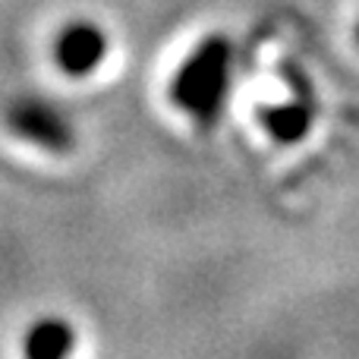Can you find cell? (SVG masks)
I'll return each instance as SVG.
<instances>
[{
	"mask_svg": "<svg viewBox=\"0 0 359 359\" xmlns=\"http://www.w3.org/2000/svg\"><path fill=\"white\" fill-rule=\"evenodd\" d=\"M79 334L60 316L38 318L22 334V359H69L76 353Z\"/></svg>",
	"mask_w": 359,
	"mask_h": 359,
	"instance_id": "cell-4",
	"label": "cell"
},
{
	"mask_svg": "<svg viewBox=\"0 0 359 359\" xmlns=\"http://www.w3.org/2000/svg\"><path fill=\"white\" fill-rule=\"evenodd\" d=\"M4 120L10 133L22 142L35 145L50 155H67L76 149V126L60 104L41 98V95H19L6 104Z\"/></svg>",
	"mask_w": 359,
	"mask_h": 359,
	"instance_id": "cell-2",
	"label": "cell"
},
{
	"mask_svg": "<svg viewBox=\"0 0 359 359\" xmlns=\"http://www.w3.org/2000/svg\"><path fill=\"white\" fill-rule=\"evenodd\" d=\"M356 41H359V25H356Z\"/></svg>",
	"mask_w": 359,
	"mask_h": 359,
	"instance_id": "cell-6",
	"label": "cell"
},
{
	"mask_svg": "<svg viewBox=\"0 0 359 359\" xmlns=\"http://www.w3.org/2000/svg\"><path fill=\"white\" fill-rule=\"evenodd\" d=\"M233 41L227 35H208L183 57L177 73L170 76V101L198 126L211 130L221 120L233 86Z\"/></svg>",
	"mask_w": 359,
	"mask_h": 359,
	"instance_id": "cell-1",
	"label": "cell"
},
{
	"mask_svg": "<svg viewBox=\"0 0 359 359\" xmlns=\"http://www.w3.org/2000/svg\"><path fill=\"white\" fill-rule=\"evenodd\" d=\"M265 133L274 139V142L293 145L312 130V120H316V111H312L309 95L297 101H287V104H268L262 107L259 114Z\"/></svg>",
	"mask_w": 359,
	"mask_h": 359,
	"instance_id": "cell-5",
	"label": "cell"
},
{
	"mask_svg": "<svg viewBox=\"0 0 359 359\" xmlns=\"http://www.w3.org/2000/svg\"><path fill=\"white\" fill-rule=\"evenodd\" d=\"M107 32L101 29L98 22L92 19H76V22L63 25L57 32V41H54V60L57 67L63 69L67 76H92L95 69L101 67V60L107 57Z\"/></svg>",
	"mask_w": 359,
	"mask_h": 359,
	"instance_id": "cell-3",
	"label": "cell"
}]
</instances>
